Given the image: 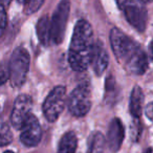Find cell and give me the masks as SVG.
<instances>
[{
  "label": "cell",
  "instance_id": "1",
  "mask_svg": "<svg viewBox=\"0 0 153 153\" xmlns=\"http://www.w3.org/2000/svg\"><path fill=\"white\" fill-rule=\"evenodd\" d=\"M110 44L117 62L128 72L136 76L145 74L148 60L145 51L135 41L114 27L110 32Z\"/></svg>",
  "mask_w": 153,
  "mask_h": 153
},
{
  "label": "cell",
  "instance_id": "2",
  "mask_svg": "<svg viewBox=\"0 0 153 153\" xmlns=\"http://www.w3.org/2000/svg\"><path fill=\"white\" fill-rule=\"evenodd\" d=\"M94 36L91 25L80 19L74 26L68 49V63L74 71L82 72L88 68L94 53Z\"/></svg>",
  "mask_w": 153,
  "mask_h": 153
},
{
  "label": "cell",
  "instance_id": "3",
  "mask_svg": "<svg viewBox=\"0 0 153 153\" xmlns=\"http://www.w3.org/2000/svg\"><path fill=\"white\" fill-rule=\"evenodd\" d=\"M30 57L24 47H17L13 51L9 63L10 81L14 87H20L26 81V76L30 69Z\"/></svg>",
  "mask_w": 153,
  "mask_h": 153
},
{
  "label": "cell",
  "instance_id": "4",
  "mask_svg": "<svg viewBox=\"0 0 153 153\" xmlns=\"http://www.w3.org/2000/svg\"><path fill=\"white\" fill-rule=\"evenodd\" d=\"M69 12L70 1L61 0L51 19V42L53 44H61L63 42Z\"/></svg>",
  "mask_w": 153,
  "mask_h": 153
},
{
  "label": "cell",
  "instance_id": "5",
  "mask_svg": "<svg viewBox=\"0 0 153 153\" xmlns=\"http://www.w3.org/2000/svg\"><path fill=\"white\" fill-rule=\"evenodd\" d=\"M91 107V94L90 88L86 84H81L76 87L68 99V110L76 117H84Z\"/></svg>",
  "mask_w": 153,
  "mask_h": 153
},
{
  "label": "cell",
  "instance_id": "6",
  "mask_svg": "<svg viewBox=\"0 0 153 153\" xmlns=\"http://www.w3.org/2000/svg\"><path fill=\"white\" fill-rule=\"evenodd\" d=\"M65 103L66 88L64 86H56L43 103V113L45 119L51 123L57 121L63 112Z\"/></svg>",
  "mask_w": 153,
  "mask_h": 153
},
{
  "label": "cell",
  "instance_id": "7",
  "mask_svg": "<svg viewBox=\"0 0 153 153\" xmlns=\"http://www.w3.org/2000/svg\"><path fill=\"white\" fill-rule=\"evenodd\" d=\"M122 11L124 12L127 21L138 32H144L147 25V10L142 0H128L123 5Z\"/></svg>",
  "mask_w": 153,
  "mask_h": 153
},
{
  "label": "cell",
  "instance_id": "8",
  "mask_svg": "<svg viewBox=\"0 0 153 153\" xmlns=\"http://www.w3.org/2000/svg\"><path fill=\"white\" fill-rule=\"evenodd\" d=\"M33 107L32 98L27 94H21L15 100L13 110L11 114L12 125L16 129L20 130L30 114V109Z\"/></svg>",
  "mask_w": 153,
  "mask_h": 153
},
{
  "label": "cell",
  "instance_id": "9",
  "mask_svg": "<svg viewBox=\"0 0 153 153\" xmlns=\"http://www.w3.org/2000/svg\"><path fill=\"white\" fill-rule=\"evenodd\" d=\"M42 137V130L38 119L32 113L21 128L20 140L26 147H35L40 143Z\"/></svg>",
  "mask_w": 153,
  "mask_h": 153
},
{
  "label": "cell",
  "instance_id": "10",
  "mask_svg": "<svg viewBox=\"0 0 153 153\" xmlns=\"http://www.w3.org/2000/svg\"><path fill=\"white\" fill-rule=\"evenodd\" d=\"M125 129L122 121L119 117L111 120L107 131V143L111 152H117L123 144Z\"/></svg>",
  "mask_w": 153,
  "mask_h": 153
},
{
  "label": "cell",
  "instance_id": "11",
  "mask_svg": "<svg viewBox=\"0 0 153 153\" xmlns=\"http://www.w3.org/2000/svg\"><path fill=\"white\" fill-rule=\"evenodd\" d=\"M109 63V57L105 47L101 42L94 43V53H92L91 62L90 65L92 66V69L96 72L97 76H101L106 70Z\"/></svg>",
  "mask_w": 153,
  "mask_h": 153
},
{
  "label": "cell",
  "instance_id": "12",
  "mask_svg": "<svg viewBox=\"0 0 153 153\" xmlns=\"http://www.w3.org/2000/svg\"><path fill=\"white\" fill-rule=\"evenodd\" d=\"M143 103H144V94L140 86H134L130 96L129 109L130 113L134 119H138L142 114Z\"/></svg>",
  "mask_w": 153,
  "mask_h": 153
},
{
  "label": "cell",
  "instance_id": "13",
  "mask_svg": "<svg viewBox=\"0 0 153 153\" xmlns=\"http://www.w3.org/2000/svg\"><path fill=\"white\" fill-rule=\"evenodd\" d=\"M37 35L42 45L47 46L51 43V20L47 15L39 19L37 23Z\"/></svg>",
  "mask_w": 153,
  "mask_h": 153
},
{
  "label": "cell",
  "instance_id": "14",
  "mask_svg": "<svg viewBox=\"0 0 153 153\" xmlns=\"http://www.w3.org/2000/svg\"><path fill=\"white\" fill-rule=\"evenodd\" d=\"M78 138L74 132L68 131L61 137L58 147V153H76Z\"/></svg>",
  "mask_w": 153,
  "mask_h": 153
},
{
  "label": "cell",
  "instance_id": "15",
  "mask_svg": "<svg viewBox=\"0 0 153 153\" xmlns=\"http://www.w3.org/2000/svg\"><path fill=\"white\" fill-rule=\"evenodd\" d=\"M105 145H106V140L102 132H92L88 140L87 153H104Z\"/></svg>",
  "mask_w": 153,
  "mask_h": 153
},
{
  "label": "cell",
  "instance_id": "16",
  "mask_svg": "<svg viewBox=\"0 0 153 153\" xmlns=\"http://www.w3.org/2000/svg\"><path fill=\"white\" fill-rule=\"evenodd\" d=\"M12 140H13V133L11 127L4 120H0V147L10 145Z\"/></svg>",
  "mask_w": 153,
  "mask_h": 153
},
{
  "label": "cell",
  "instance_id": "17",
  "mask_svg": "<svg viewBox=\"0 0 153 153\" xmlns=\"http://www.w3.org/2000/svg\"><path fill=\"white\" fill-rule=\"evenodd\" d=\"M115 80L112 74H109L107 76L106 82H105V98L106 101H111L115 94Z\"/></svg>",
  "mask_w": 153,
  "mask_h": 153
},
{
  "label": "cell",
  "instance_id": "18",
  "mask_svg": "<svg viewBox=\"0 0 153 153\" xmlns=\"http://www.w3.org/2000/svg\"><path fill=\"white\" fill-rule=\"evenodd\" d=\"M7 25V15L4 5L0 4V37L2 36Z\"/></svg>",
  "mask_w": 153,
  "mask_h": 153
},
{
  "label": "cell",
  "instance_id": "19",
  "mask_svg": "<svg viewBox=\"0 0 153 153\" xmlns=\"http://www.w3.org/2000/svg\"><path fill=\"white\" fill-rule=\"evenodd\" d=\"M45 0H30L28 3L26 4V14H33L37 12L41 7V5L44 3Z\"/></svg>",
  "mask_w": 153,
  "mask_h": 153
},
{
  "label": "cell",
  "instance_id": "20",
  "mask_svg": "<svg viewBox=\"0 0 153 153\" xmlns=\"http://www.w3.org/2000/svg\"><path fill=\"white\" fill-rule=\"evenodd\" d=\"M7 80H10V68L9 65L5 63L0 64V86L7 83Z\"/></svg>",
  "mask_w": 153,
  "mask_h": 153
},
{
  "label": "cell",
  "instance_id": "21",
  "mask_svg": "<svg viewBox=\"0 0 153 153\" xmlns=\"http://www.w3.org/2000/svg\"><path fill=\"white\" fill-rule=\"evenodd\" d=\"M145 112H146V115L151 122H153V102L149 103L146 106V109H145Z\"/></svg>",
  "mask_w": 153,
  "mask_h": 153
},
{
  "label": "cell",
  "instance_id": "22",
  "mask_svg": "<svg viewBox=\"0 0 153 153\" xmlns=\"http://www.w3.org/2000/svg\"><path fill=\"white\" fill-rule=\"evenodd\" d=\"M115 1H117V7H120V10H121L122 7H123V5L125 4L126 2H127L128 0H115Z\"/></svg>",
  "mask_w": 153,
  "mask_h": 153
},
{
  "label": "cell",
  "instance_id": "23",
  "mask_svg": "<svg viewBox=\"0 0 153 153\" xmlns=\"http://www.w3.org/2000/svg\"><path fill=\"white\" fill-rule=\"evenodd\" d=\"M11 1L12 0H0V4L4 5V7H7V5H10Z\"/></svg>",
  "mask_w": 153,
  "mask_h": 153
},
{
  "label": "cell",
  "instance_id": "24",
  "mask_svg": "<svg viewBox=\"0 0 153 153\" xmlns=\"http://www.w3.org/2000/svg\"><path fill=\"white\" fill-rule=\"evenodd\" d=\"M149 51H150V55L152 57V60H153V40L151 41L150 43V46H149Z\"/></svg>",
  "mask_w": 153,
  "mask_h": 153
},
{
  "label": "cell",
  "instance_id": "25",
  "mask_svg": "<svg viewBox=\"0 0 153 153\" xmlns=\"http://www.w3.org/2000/svg\"><path fill=\"white\" fill-rule=\"evenodd\" d=\"M18 1H19L20 3H24V4H27L30 0H18Z\"/></svg>",
  "mask_w": 153,
  "mask_h": 153
},
{
  "label": "cell",
  "instance_id": "26",
  "mask_svg": "<svg viewBox=\"0 0 153 153\" xmlns=\"http://www.w3.org/2000/svg\"><path fill=\"white\" fill-rule=\"evenodd\" d=\"M142 1H143L144 3H148V2H152L153 0H142Z\"/></svg>",
  "mask_w": 153,
  "mask_h": 153
},
{
  "label": "cell",
  "instance_id": "27",
  "mask_svg": "<svg viewBox=\"0 0 153 153\" xmlns=\"http://www.w3.org/2000/svg\"><path fill=\"white\" fill-rule=\"evenodd\" d=\"M4 153H14V152H13V151H5Z\"/></svg>",
  "mask_w": 153,
  "mask_h": 153
},
{
  "label": "cell",
  "instance_id": "28",
  "mask_svg": "<svg viewBox=\"0 0 153 153\" xmlns=\"http://www.w3.org/2000/svg\"><path fill=\"white\" fill-rule=\"evenodd\" d=\"M147 153H151V149H148V151H147Z\"/></svg>",
  "mask_w": 153,
  "mask_h": 153
}]
</instances>
